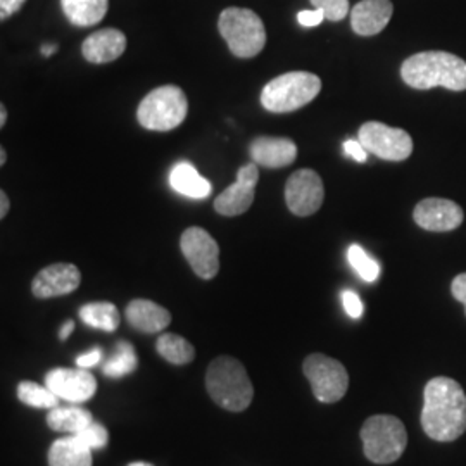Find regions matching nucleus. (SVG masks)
<instances>
[{"instance_id": "nucleus-1", "label": "nucleus", "mask_w": 466, "mask_h": 466, "mask_svg": "<svg viewBox=\"0 0 466 466\" xmlns=\"http://www.w3.org/2000/svg\"><path fill=\"white\" fill-rule=\"evenodd\" d=\"M421 427L432 441L454 442L466 432V394L450 377H435L425 385Z\"/></svg>"}, {"instance_id": "nucleus-2", "label": "nucleus", "mask_w": 466, "mask_h": 466, "mask_svg": "<svg viewBox=\"0 0 466 466\" xmlns=\"http://www.w3.org/2000/svg\"><path fill=\"white\" fill-rule=\"evenodd\" d=\"M404 84L417 90L444 86L452 92L466 90V61L444 50L418 52L400 66Z\"/></svg>"}, {"instance_id": "nucleus-3", "label": "nucleus", "mask_w": 466, "mask_h": 466, "mask_svg": "<svg viewBox=\"0 0 466 466\" xmlns=\"http://www.w3.org/2000/svg\"><path fill=\"white\" fill-rule=\"evenodd\" d=\"M206 387L211 400L227 411L248 410L254 398V387L244 365L232 356H219L208 368Z\"/></svg>"}, {"instance_id": "nucleus-4", "label": "nucleus", "mask_w": 466, "mask_h": 466, "mask_svg": "<svg viewBox=\"0 0 466 466\" xmlns=\"http://www.w3.org/2000/svg\"><path fill=\"white\" fill-rule=\"evenodd\" d=\"M218 30L225 38L233 56L250 59L256 57L267 44V30L254 11L244 7H228L218 19Z\"/></svg>"}, {"instance_id": "nucleus-5", "label": "nucleus", "mask_w": 466, "mask_h": 466, "mask_svg": "<svg viewBox=\"0 0 466 466\" xmlns=\"http://www.w3.org/2000/svg\"><path fill=\"white\" fill-rule=\"evenodd\" d=\"M365 456L375 465L396 463L408 446V432L400 418L375 415L361 427Z\"/></svg>"}, {"instance_id": "nucleus-6", "label": "nucleus", "mask_w": 466, "mask_h": 466, "mask_svg": "<svg viewBox=\"0 0 466 466\" xmlns=\"http://www.w3.org/2000/svg\"><path fill=\"white\" fill-rule=\"evenodd\" d=\"M321 80L308 71H292L273 78L261 92V104L271 113H292L317 97Z\"/></svg>"}, {"instance_id": "nucleus-7", "label": "nucleus", "mask_w": 466, "mask_h": 466, "mask_svg": "<svg viewBox=\"0 0 466 466\" xmlns=\"http://www.w3.org/2000/svg\"><path fill=\"white\" fill-rule=\"evenodd\" d=\"M188 113V100L180 86L165 85L146 96L138 109V123L152 132H169L180 127Z\"/></svg>"}, {"instance_id": "nucleus-8", "label": "nucleus", "mask_w": 466, "mask_h": 466, "mask_svg": "<svg viewBox=\"0 0 466 466\" xmlns=\"http://www.w3.org/2000/svg\"><path fill=\"white\" fill-rule=\"evenodd\" d=\"M302 371L311 383L313 394L319 402L332 404L342 400L350 389V373L346 367L325 354H309Z\"/></svg>"}, {"instance_id": "nucleus-9", "label": "nucleus", "mask_w": 466, "mask_h": 466, "mask_svg": "<svg viewBox=\"0 0 466 466\" xmlns=\"http://www.w3.org/2000/svg\"><path fill=\"white\" fill-rule=\"evenodd\" d=\"M358 140L368 152L385 161H404L413 152L411 135L380 121L365 123L358 132Z\"/></svg>"}, {"instance_id": "nucleus-10", "label": "nucleus", "mask_w": 466, "mask_h": 466, "mask_svg": "<svg viewBox=\"0 0 466 466\" xmlns=\"http://www.w3.org/2000/svg\"><path fill=\"white\" fill-rule=\"evenodd\" d=\"M325 187L317 171L299 169L290 175L285 185V202L292 215L311 217L321 208Z\"/></svg>"}, {"instance_id": "nucleus-11", "label": "nucleus", "mask_w": 466, "mask_h": 466, "mask_svg": "<svg viewBox=\"0 0 466 466\" xmlns=\"http://www.w3.org/2000/svg\"><path fill=\"white\" fill-rule=\"evenodd\" d=\"M182 252L194 273L204 279L211 280L219 271V248L218 242L199 227H190L182 233Z\"/></svg>"}, {"instance_id": "nucleus-12", "label": "nucleus", "mask_w": 466, "mask_h": 466, "mask_svg": "<svg viewBox=\"0 0 466 466\" xmlns=\"http://www.w3.org/2000/svg\"><path fill=\"white\" fill-rule=\"evenodd\" d=\"M46 385L59 398L69 402H85L97 392V380L86 368H54L46 375Z\"/></svg>"}, {"instance_id": "nucleus-13", "label": "nucleus", "mask_w": 466, "mask_h": 466, "mask_svg": "<svg viewBox=\"0 0 466 466\" xmlns=\"http://www.w3.org/2000/svg\"><path fill=\"white\" fill-rule=\"evenodd\" d=\"M413 219L427 232H452L463 223L465 213L454 200L429 198L418 202Z\"/></svg>"}, {"instance_id": "nucleus-14", "label": "nucleus", "mask_w": 466, "mask_h": 466, "mask_svg": "<svg viewBox=\"0 0 466 466\" xmlns=\"http://www.w3.org/2000/svg\"><path fill=\"white\" fill-rule=\"evenodd\" d=\"M258 180L259 171L256 163L240 167L237 173V182L230 185L227 190H223L215 200L217 213L223 217L244 215L254 202Z\"/></svg>"}, {"instance_id": "nucleus-15", "label": "nucleus", "mask_w": 466, "mask_h": 466, "mask_svg": "<svg viewBox=\"0 0 466 466\" xmlns=\"http://www.w3.org/2000/svg\"><path fill=\"white\" fill-rule=\"evenodd\" d=\"M82 282V273L75 265L57 263L44 268L32 282V292L38 299L59 298L75 292Z\"/></svg>"}, {"instance_id": "nucleus-16", "label": "nucleus", "mask_w": 466, "mask_h": 466, "mask_svg": "<svg viewBox=\"0 0 466 466\" xmlns=\"http://www.w3.org/2000/svg\"><path fill=\"white\" fill-rule=\"evenodd\" d=\"M394 13L390 0H361L350 11V26L354 34L373 36L382 32Z\"/></svg>"}, {"instance_id": "nucleus-17", "label": "nucleus", "mask_w": 466, "mask_h": 466, "mask_svg": "<svg viewBox=\"0 0 466 466\" xmlns=\"http://www.w3.org/2000/svg\"><path fill=\"white\" fill-rule=\"evenodd\" d=\"M250 157L265 167H285L298 159V146L285 137H259L250 144Z\"/></svg>"}, {"instance_id": "nucleus-18", "label": "nucleus", "mask_w": 466, "mask_h": 466, "mask_svg": "<svg viewBox=\"0 0 466 466\" xmlns=\"http://www.w3.org/2000/svg\"><path fill=\"white\" fill-rule=\"evenodd\" d=\"M127 49V36L115 28H104L90 35L82 46V54L88 63L106 65L123 56Z\"/></svg>"}, {"instance_id": "nucleus-19", "label": "nucleus", "mask_w": 466, "mask_h": 466, "mask_svg": "<svg viewBox=\"0 0 466 466\" xmlns=\"http://www.w3.org/2000/svg\"><path fill=\"white\" fill-rule=\"evenodd\" d=\"M127 319L138 332L157 333L171 323V315L154 300L135 299L127 306Z\"/></svg>"}, {"instance_id": "nucleus-20", "label": "nucleus", "mask_w": 466, "mask_h": 466, "mask_svg": "<svg viewBox=\"0 0 466 466\" xmlns=\"http://www.w3.org/2000/svg\"><path fill=\"white\" fill-rule=\"evenodd\" d=\"M92 450L76 435L57 439L49 450V466H92Z\"/></svg>"}, {"instance_id": "nucleus-21", "label": "nucleus", "mask_w": 466, "mask_h": 466, "mask_svg": "<svg viewBox=\"0 0 466 466\" xmlns=\"http://www.w3.org/2000/svg\"><path fill=\"white\" fill-rule=\"evenodd\" d=\"M169 184L173 190L190 199H204L211 194V184L204 177H200L196 167L185 161L171 169Z\"/></svg>"}, {"instance_id": "nucleus-22", "label": "nucleus", "mask_w": 466, "mask_h": 466, "mask_svg": "<svg viewBox=\"0 0 466 466\" xmlns=\"http://www.w3.org/2000/svg\"><path fill=\"white\" fill-rule=\"evenodd\" d=\"M63 13L75 26H94L107 15L109 0H61Z\"/></svg>"}, {"instance_id": "nucleus-23", "label": "nucleus", "mask_w": 466, "mask_h": 466, "mask_svg": "<svg viewBox=\"0 0 466 466\" xmlns=\"http://www.w3.org/2000/svg\"><path fill=\"white\" fill-rule=\"evenodd\" d=\"M94 421L92 413L78 406H67V408H54L47 415V425L56 432L76 433L82 432Z\"/></svg>"}, {"instance_id": "nucleus-24", "label": "nucleus", "mask_w": 466, "mask_h": 466, "mask_svg": "<svg viewBox=\"0 0 466 466\" xmlns=\"http://www.w3.org/2000/svg\"><path fill=\"white\" fill-rule=\"evenodd\" d=\"M80 318L85 325L104 332H115L119 327V311L111 302L85 304L80 308Z\"/></svg>"}, {"instance_id": "nucleus-25", "label": "nucleus", "mask_w": 466, "mask_h": 466, "mask_svg": "<svg viewBox=\"0 0 466 466\" xmlns=\"http://www.w3.org/2000/svg\"><path fill=\"white\" fill-rule=\"evenodd\" d=\"M156 350L171 365H188L196 358L194 346L177 333H163L157 339Z\"/></svg>"}, {"instance_id": "nucleus-26", "label": "nucleus", "mask_w": 466, "mask_h": 466, "mask_svg": "<svg viewBox=\"0 0 466 466\" xmlns=\"http://www.w3.org/2000/svg\"><path fill=\"white\" fill-rule=\"evenodd\" d=\"M138 365L134 346L127 340H119L115 348V352L104 361L102 373L109 379H121L130 373H134Z\"/></svg>"}, {"instance_id": "nucleus-27", "label": "nucleus", "mask_w": 466, "mask_h": 466, "mask_svg": "<svg viewBox=\"0 0 466 466\" xmlns=\"http://www.w3.org/2000/svg\"><path fill=\"white\" fill-rule=\"evenodd\" d=\"M17 398L21 402L40 410H54L59 404V398L49 387H42L35 382H21L17 385Z\"/></svg>"}, {"instance_id": "nucleus-28", "label": "nucleus", "mask_w": 466, "mask_h": 466, "mask_svg": "<svg viewBox=\"0 0 466 466\" xmlns=\"http://www.w3.org/2000/svg\"><path fill=\"white\" fill-rule=\"evenodd\" d=\"M348 259L350 267L356 269V273L365 280V282H377L380 277V265L370 258L365 249L358 244H352L348 250Z\"/></svg>"}, {"instance_id": "nucleus-29", "label": "nucleus", "mask_w": 466, "mask_h": 466, "mask_svg": "<svg viewBox=\"0 0 466 466\" xmlns=\"http://www.w3.org/2000/svg\"><path fill=\"white\" fill-rule=\"evenodd\" d=\"M76 437L84 442L85 446H88L92 451L104 450L107 446V442H109L107 429L102 423H97V421H92L82 432L76 433Z\"/></svg>"}, {"instance_id": "nucleus-30", "label": "nucleus", "mask_w": 466, "mask_h": 466, "mask_svg": "<svg viewBox=\"0 0 466 466\" xmlns=\"http://www.w3.org/2000/svg\"><path fill=\"white\" fill-rule=\"evenodd\" d=\"M315 9H319L325 19L329 21H342L350 15V0H311Z\"/></svg>"}, {"instance_id": "nucleus-31", "label": "nucleus", "mask_w": 466, "mask_h": 466, "mask_svg": "<svg viewBox=\"0 0 466 466\" xmlns=\"http://www.w3.org/2000/svg\"><path fill=\"white\" fill-rule=\"evenodd\" d=\"M342 304H344V309L350 318L358 319V318L363 317V311H365V306L360 299V296L354 292V290H344L342 292Z\"/></svg>"}, {"instance_id": "nucleus-32", "label": "nucleus", "mask_w": 466, "mask_h": 466, "mask_svg": "<svg viewBox=\"0 0 466 466\" xmlns=\"http://www.w3.org/2000/svg\"><path fill=\"white\" fill-rule=\"evenodd\" d=\"M344 152H346V156H350L358 163H367L368 150L361 146L360 140H346L344 142Z\"/></svg>"}, {"instance_id": "nucleus-33", "label": "nucleus", "mask_w": 466, "mask_h": 466, "mask_svg": "<svg viewBox=\"0 0 466 466\" xmlns=\"http://www.w3.org/2000/svg\"><path fill=\"white\" fill-rule=\"evenodd\" d=\"M102 360V350L96 348V350H86L84 354H80L76 358V367L80 368H94L97 367Z\"/></svg>"}, {"instance_id": "nucleus-34", "label": "nucleus", "mask_w": 466, "mask_h": 466, "mask_svg": "<svg viewBox=\"0 0 466 466\" xmlns=\"http://www.w3.org/2000/svg\"><path fill=\"white\" fill-rule=\"evenodd\" d=\"M323 19H325V15H323L319 9L300 11L299 15H298V21H299V25L306 26V28H313V26L321 25V21H323Z\"/></svg>"}, {"instance_id": "nucleus-35", "label": "nucleus", "mask_w": 466, "mask_h": 466, "mask_svg": "<svg viewBox=\"0 0 466 466\" xmlns=\"http://www.w3.org/2000/svg\"><path fill=\"white\" fill-rule=\"evenodd\" d=\"M451 292L454 296V299L460 300L465 306L466 313V273L458 275L452 283H451Z\"/></svg>"}, {"instance_id": "nucleus-36", "label": "nucleus", "mask_w": 466, "mask_h": 466, "mask_svg": "<svg viewBox=\"0 0 466 466\" xmlns=\"http://www.w3.org/2000/svg\"><path fill=\"white\" fill-rule=\"evenodd\" d=\"M26 0H0V19L5 21L7 17L17 13Z\"/></svg>"}, {"instance_id": "nucleus-37", "label": "nucleus", "mask_w": 466, "mask_h": 466, "mask_svg": "<svg viewBox=\"0 0 466 466\" xmlns=\"http://www.w3.org/2000/svg\"><path fill=\"white\" fill-rule=\"evenodd\" d=\"M7 213H9V198H7V194L2 190V192H0V218L7 217Z\"/></svg>"}, {"instance_id": "nucleus-38", "label": "nucleus", "mask_w": 466, "mask_h": 466, "mask_svg": "<svg viewBox=\"0 0 466 466\" xmlns=\"http://www.w3.org/2000/svg\"><path fill=\"white\" fill-rule=\"evenodd\" d=\"M75 330V321H71V319H67L66 323L61 327V332H59V339L61 340H66L67 337L71 335V332Z\"/></svg>"}, {"instance_id": "nucleus-39", "label": "nucleus", "mask_w": 466, "mask_h": 466, "mask_svg": "<svg viewBox=\"0 0 466 466\" xmlns=\"http://www.w3.org/2000/svg\"><path fill=\"white\" fill-rule=\"evenodd\" d=\"M5 121H7V111H5V106L2 104L0 106V127H4Z\"/></svg>"}, {"instance_id": "nucleus-40", "label": "nucleus", "mask_w": 466, "mask_h": 466, "mask_svg": "<svg viewBox=\"0 0 466 466\" xmlns=\"http://www.w3.org/2000/svg\"><path fill=\"white\" fill-rule=\"evenodd\" d=\"M54 52H56V46H44V47H42V54H44V56H52Z\"/></svg>"}, {"instance_id": "nucleus-41", "label": "nucleus", "mask_w": 466, "mask_h": 466, "mask_svg": "<svg viewBox=\"0 0 466 466\" xmlns=\"http://www.w3.org/2000/svg\"><path fill=\"white\" fill-rule=\"evenodd\" d=\"M5 157H7V156H5V150L0 149V165H2V167L5 165Z\"/></svg>"}, {"instance_id": "nucleus-42", "label": "nucleus", "mask_w": 466, "mask_h": 466, "mask_svg": "<svg viewBox=\"0 0 466 466\" xmlns=\"http://www.w3.org/2000/svg\"><path fill=\"white\" fill-rule=\"evenodd\" d=\"M128 466H154L150 465V463H146V461H137V463H130Z\"/></svg>"}]
</instances>
